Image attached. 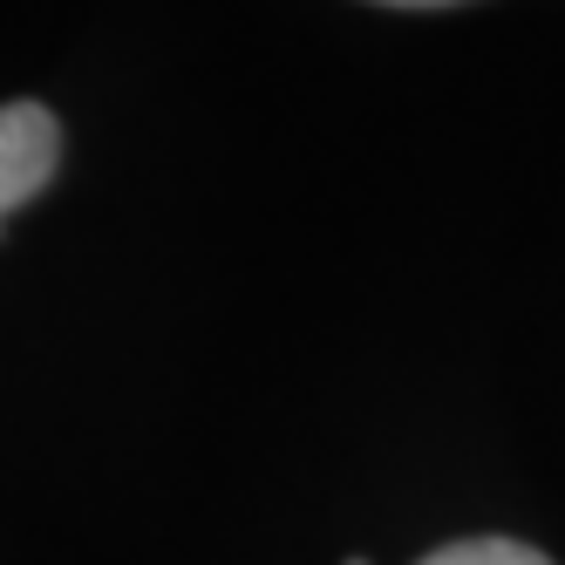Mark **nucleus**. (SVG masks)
I'll return each instance as SVG.
<instances>
[{
    "label": "nucleus",
    "mask_w": 565,
    "mask_h": 565,
    "mask_svg": "<svg viewBox=\"0 0 565 565\" xmlns=\"http://www.w3.org/2000/svg\"><path fill=\"white\" fill-rule=\"evenodd\" d=\"M62 164V130L42 103H8L0 109V218L42 198Z\"/></svg>",
    "instance_id": "nucleus-1"
},
{
    "label": "nucleus",
    "mask_w": 565,
    "mask_h": 565,
    "mask_svg": "<svg viewBox=\"0 0 565 565\" xmlns=\"http://www.w3.org/2000/svg\"><path fill=\"white\" fill-rule=\"evenodd\" d=\"M423 565H552V558L532 552V545H518V539H457V545L429 552Z\"/></svg>",
    "instance_id": "nucleus-2"
},
{
    "label": "nucleus",
    "mask_w": 565,
    "mask_h": 565,
    "mask_svg": "<svg viewBox=\"0 0 565 565\" xmlns=\"http://www.w3.org/2000/svg\"><path fill=\"white\" fill-rule=\"evenodd\" d=\"M382 8H450V0H382Z\"/></svg>",
    "instance_id": "nucleus-3"
},
{
    "label": "nucleus",
    "mask_w": 565,
    "mask_h": 565,
    "mask_svg": "<svg viewBox=\"0 0 565 565\" xmlns=\"http://www.w3.org/2000/svg\"><path fill=\"white\" fill-rule=\"evenodd\" d=\"M348 565H361V558H348Z\"/></svg>",
    "instance_id": "nucleus-4"
}]
</instances>
